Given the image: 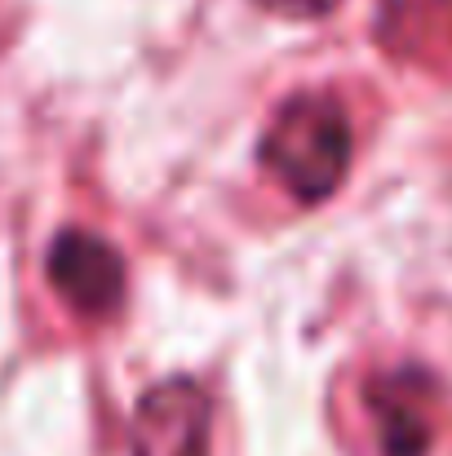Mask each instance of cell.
I'll return each mask as SVG.
<instances>
[{
	"label": "cell",
	"mask_w": 452,
	"mask_h": 456,
	"mask_svg": "<svg viewBox=\"0 0 452 456\" xmlns=\"http://www.w3.org/2000/svg\"><path fill=\"white\" fill-rule=\"evenodd\" d=\"M258 4L280 13V18H324L337 9V0H258Z\"/></svg>",
	"instance_id": "obj_5"
},
{
	"label": "cell",
	"mask_w": 452,
	"mask_h": 456,
	"mask_svg": "<svg viewBox=\"0 0 452 456\" xmlns=\"http://www.w3.org/2000/svg\"><path fill=\"white\" fill-rule=\"evenodd\" d=\"M49 280L62 293V302L80 314H111L125 297V262L120 253L89 235V231H62L49 248Z\"/></svg>",
	"instance_id": "obj_3"
},
{
	"label": "cell",
	"mask_w": 452,
	"mask_h": 456,
	"mask_svg": "<svg viewBox=\"0 0 452 456\" xmlns=\"http://www.w3.org/2000/svg\"><path fill=\"white\" fill-rule=\"evenodd\" d=\"M262 159L298 200H306V204L328 200L350 168L346 111L319 94L289 98L262 138Z\"/></svg>",
	"instance_id": "obj_1"
},
{
	"label": "cell",
	"mask_w": 452,
	"mask_h": 456,
	"mask_svg": "<svg viewBox=\"0 0 452 456\" xmlns=\"http://www.w3.org/2000/svg\"><path fill=\"white\" fill-rule=\"evenodd\" d=\"M377 426H382V448L386 456H422L431 444V426L417 403V381L413 377H390L373 395Z\"/></svg>",
	"instance_id": "obj_4"
},
{
	"label": "cell",
	"mask_w": 452,
	"mask_h": 456,
	"mask_svg": "<svg viewBox=\"0 0 452 456\" xmlns=\"http://www.w3.org/2000/svg\"><path fill=\"white\" fill-rule=\"evenodd\" d=\"M213 403L191 377L151 386L134 412V456H209Z\"/></svg>",
	"instance_id": "obj_2"
}]
</instances>
